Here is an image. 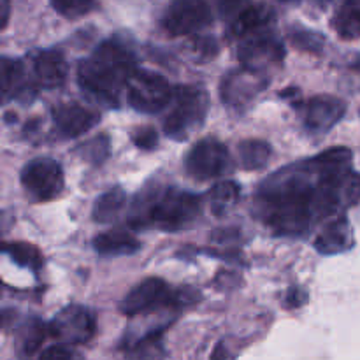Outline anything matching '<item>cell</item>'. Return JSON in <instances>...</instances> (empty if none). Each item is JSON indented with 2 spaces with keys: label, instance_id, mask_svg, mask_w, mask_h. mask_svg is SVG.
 Returning a JSON list of instances; mask_svg holds the SVG:
<instances>
[{
  "label": "cell",
  "instance_id": "obj_27",
  "mask_svg": "<svg viewBox=\"0 0 360 360\" xmlns=\"http://www.w3.org/2000/svg\"><path fill=\"white\" fill-rule=\"evenodd\" d=\"M81 150L84 151V157L90 158L94 164H101L109 153V141L108 137L102 134V136L94 137V139H91L90 143L84 144V146H81Z\"/></svg>",
  "mask_w": 360,
  "mask_h": 360
},
{
  "label": "cell",
  "instance_id": "obj_22",
  "mask_svg": "<svg viewBox=\"0 0 360 360\" xmlns=\"http://www.w3.org/2000/svg\"><path fill=\"white\" fill-rule=\"evenodd\" d=\"M239 200V186L234 181H221L211 188L207 193V206L211 213L224 217L232 210Z\"/></svg>",
  "mask_w": 360,
  "mask_h": 360
},
{
  "label": "cell",
  "instance_id": "obj_31",
  "mask_svg": "<svg viewBox=\"0 0 360 360\" xmlns=\"http://www.w3.org/2000/svg\"><path fill=\"white\" fill-rule=\"evenodd\" d=\"M306 299H308V295H306V292L302 288L292 287L287 294V304L290 308H299V306L304 304Z\"/></svg>",
  "mask_w": 360,
  "mask_h": 360
},
{
  "label": "cell",
  "instance_id": "obj_17",
  "mask_svg": "<svg viewBox=\"0 0 360 360\" xmlns=\"http://www.w3.org/2000/svg\"><path fill=\"white\" fill-rule=\"evenodd\" d=\"M0 77H2V101L4 104L11 98H21L27 95H34L30 84L25 81V67L20 60L4 56L0 65Z\"/></svg>",
  "mask_w": 360,
  "mask_h": 360
},
{
  "label": "cell",
  "instance_id": "obj_1",
  "mask_svg": "<svg viewBox=\"0 0 360 360\" xmlns=\"http://www.w3.org/2000/svg\"><path fill=\"white\" fill-rule=\"evenodd\" d=\"M132 49L120 39H105L77 67L79 86L105 105H118V95L137 72Z\"/></svg>",
  "mask_w": 360,
  "mask_h": 360
},
{
  "label": "cell",
  "instance_id": "obj_29",
  "mask_svg": "<svg viewBox=\"0 0 360 360\" xmlns=\"http://www.w3.org/2000/svg\"><path fill=\"white\" fill-rule=\"evenodd\" d=\"M39 360H84L70 345H55L42 352Z\"/></svg>",
  "mask_w": 360,
  "mask_h": 360
},
{
  "label": "cell",
  "instance_id": "obj_24",
  "mask_svg": "<svg viewBox=\"0 0 360 360\" xmlns=\"http://www.w3.org/2000/svg\"><path fill=\"white\" fill-rule=\"evenodd\" d=\"M49 333L48 327L41 322V320H32L28 322L27 326L23 327L21 330V338H20V352L23 357H32L35 352L39 350L42 343L46 340V334Z\"/></svg>",
  "mask_w": 360,
  "mask_h": 360
},
{
  "label": "cell",
  "instance_id": "obj_4",
  "mask_svg": "<svg viewBox=\"0 0 360 360\" xmlns=\"http://www.w3.org/2000/svg\"><path fill=\"white\" fill-rule=\"evenodd\" d=\"M210 109V98L200 86L176 88L171 111L164 120V132L176 141H183L202 125Z\"/></svg>",
  "mask_w": 360,
  "mask_h": 360
},
{
  "label": "cell",
  "instance_id": "obj_18",
  "mask_svg": "<svg viewBox=\"0 0 360 360\" xmlns=\"http://www.w3.org/2000/svg\"><path fill=\"white\" fill-rule=\"evenodd\" d=\"M94 248L104 257L134 255L141 248V243L125 231H109L94 239Z\"/></svg>",
  "mask_w": 360,
  "mask_h": 360
},
{
  "label": "cell",
  "instance_id": "obj_14",
  "mask_svg": "<svg viewBox=\"0 0 360 360\" xmlns=\"http://www.w3.org/2000/svg\"><path fill=\"white\" fill-rule=\"evenodd\" d=\"M34 76L39 86L42 88H58L65 83L69 67L62 51L58 49H44L34 56Z\"/></svg>",
  "mask_w": 360,
  "mask_h": 360
},
{
  "label": "cell",
  "instance_id": "obj_11",
  "mask_svg": "<svg viewBox=\"0 0 360 360\" xmlns=\"http://www.w3.org/2000/svg\"><path fill=\"white\" fill-rule=\"evenodd\" d=\"M267 86V77L264 74L255 72L252 69L234 70L224 77L221 83V98L227 105L236 109H241L248 105L250 102Z\"/></svg>",
  "mask_w": 360,
  "mask_h": 360
},
{
  "label": "cell",
  "instance_id": "obj_21",
  "mask_svg": "<svg viewBox=\"0 0 360 360\" xmlns=\"http://www.w3.org/2000/svg\"><path fill=\"white\" fill-rule=\"evenodd\" d=\"M238 150L241 165L245 169H248V171H257V169L266 167L271 160V155H273V150H271L269 144L266 141L259 139L243 141Z\"/></svg>",
  "mask_w": 360,
  "mask_h": 360
},
{
  "label": "cell",
  "instance_id": "obj_13",
  "mask_svg": "<svg viewBox=\"0 0 360 360\" xmlns=\"http://www.w3.org/2000/svg\"><path fill=\"white\" fill-rule=\"evenodd\" d=\"M347 105L341 98L319 95L306 104L304 123L309 132L326 134L345 116Z\"/></svg>",
  "mask_w": 360,
  "mask_h": 360
},
{
  "label": "cell",
  "instance_id": "obj_20",
  "mask_svg": "<svg viewBox=\"0 0 360 360\" xmlns=\"http://www.w3.org/2000/svg\"><path fill=\"white\" fill-rule=\"evenodd\" d=\"M127 195L122 188H112L108 190L105 193H102L94 204V210H91V218H94L97 224H109V221L115 220L120 214V211L125 206Z\"/></svg>",
  "mask_w": 360,
  "mask_h": 360
},
{
  "label": "cell",
  "instance_id": "obj_28",
  "mask_svg": "<svg viewBox=\"0 0 360 360\" xmlns=\"http://www.w3.org/2000/svg\"><path fill=\"white\" fill-rule=\"evenodd\" d=\"M292 41H294V44L299 46L301 49L319 53L320 49L323 48V41H326V39H323L322 35L315 34V32L301 30V32H295V34H292Z\"/></svg>",
  "mask_w": 360,
  "mask_h": 360
},
{
  "label": "cell",
  "instance_id": "obj_8",
  "mask_svg": "<svg viewBox=\"0 0 360 360\" xmlns=\"http://www.w3.org/2000/svg\"><path fill=\"white\" fill-rule=\"evenodd\" d=\"M21 185L35 200H51L62 193L65 178L62 165L51 158H35L21 171Z\"/></svg>",
  "mask_w": 360,
  "mask_h": 360
},
{
  "label": "cell",
  "instance_id": "obj_10",
  "mask_svg": "<svg viewBox=\"0 0 360 360\" xmlns=\"http://www.w3.org/2000/svg\"><path fill=\"white\" fill-rule=\"evenodd\" d=\"M49 336L60 341V345H83L94 338L95 315L84 306H67L56 313L48 326Z\"/></svg>",
  "mask_w": 360,
  "mask_h": 360
},
{
  "label": "cell",
  "instance_id": "obj_30",
  "mask_svg": "<svg viewBox=\"0 0 360 360\" xmlns=\"http://www.w3.org/2000/svg\"><path fill=\"white\" fill-rule=\"evenodd\" d=\"M134 143L141 150H153L158 144V136L153 129H141L132 136Z\"/></svg>",
  "mask_w": 360,
  "mask_h": 360
},
{
  "label": "cell",
  "instance_id": "obj_25",
  "mask_svg": "<svg viewBox=\"0 0 360 360\" xmlns=\"http://www.w3.org/2000/svg\"><path fill=\"white\" fill-rule=\"evenodd\" d=\"M4 253L9 255L18 266L30 267L32 271H39L42 267V257L39 250L27 243H9L4 246Z\"/></svg>",
  "mask_w": 360,
  "mask_h": 360
},
{
  "label": "cell",
  "instance_id": "obj_5",
  "mask_svg": "<svg viewBox=\"0 0 360 360\" xmlns=\"http://www.w3.org/2000/svg\"><path fill=\"white\" fill-rule=\"evenodd\" d=\"M174 91L176 88L160 74L137 70L127 86V101L136 111L155 115L171 105Z\"/></svg>",
  "mask_w": 360,
  "mask_h": 360
},
{
  "label": "cell",
  "instance_id": "obj_16",
  "mask_svg": "<svg viewBox=\"0 0 360 360\" xmlns=\"http://www.w3.org/2000/svg\"><path fill=\"white\" fill-rule=\"evenodd\" d=\"M273 23V11L262 4L250 2L234 20L231 21V32L234 37L243 39L250 34L269 28Z\"/></svg>",
  "mask_w": 360,
  "mask_h": 360
},
{
  "label": "cell",
  "instance_id": "obj_7",
  "mask_svg": "<svg viewBox=\"0 0 360 360\" xmlns=\"http://www.w3.org/2000/svg\"><path fill=\"white\" fill-rule=\"evenodd\" d=\"M238 56L243 67L264 74L266 69L283 62L285 48L283 42L271 28H264L241 39Z\"/></svg>",
  "mask_w": 360,
  "mask_h": 360
},
{
  "label": "cell",
  "instance_id": "obj_2",
  "mask_svg": "<svg viewBox=\"0 0 360 360\" xmlns=\"http://www.w3.org/2000/svg\"><path fill=\"white\" fill-rule=\"evenodd\" d=\"M199 299V292L193 288H171L160 278H148L123 297L120 309L123 315L137 316L155 311L157 308H181L193 304Z\"/></svg>",
  "mask_w": 360,
  "mask_h": 360
},
{
  "label": "cell",
  "instance_id": "obj_32",
  "mask_svg": "<svg viewBox=\"0 0 360 360\" xmlns=\"http://www.w3.org/2000/svg\"><path fill=\"white\" fill-rule=\"evenodd\" d=\"M9 9H11L9 0H2V28H6L7 21H9Z\"/></svg>",
  "mask_w": 360,
  "mask_h": 360
},
{
  "label": "cell",
  "instance_id": "obj_12",
  "mask_svg": "<svg viewBox=\"0 0 360 360\" xmlns=\"http://www.w3.org/2000/svg\"><path fill=\"white\" fill-rule=\"evenodd\" d=\"M53 122L60 136L74 139L94 129L101 122V115L76 102H67L53 109Z\"/></svg>",
  "mask_w": 360,
  "mask_h": 360
},
{
  "label": "cell",
  "instance_id": "obj_15",
  "mask_svg": "<svg viewBox=\"0 0 360 360\" xmlns=\"http://www.w3.org/2000/svg\"><path fill=\"white\" fill-rule=\"evenodd\" d=\"M354 246V234L347 217L330 221L315 239V248L322 255H338Z\"/></svg>",
  "mask_w": 360,
  "mask_h": 360
},
{
  "label": "cell",
  "instance_id": "obj_23",
  "mask_svg": "<svg viewBox=\"0 0 360 360\" xmlns=\"http://www.w3.org/2000/svg\"><path fill=\"white\" fill-rule=\"evenodd\" d=\"M162 333H150L141 336L127 348V360H165Z\"/></svg>",
  "mask_w": 360,
  "mask_h": 360
},
{
  "label": "cell",
  "instance_id": "obj_26",
  "mask_svg": "<svg viewBox=\"0 0 360 360\" xmlns=\"http://www.w3.org/2000/svg\"><path fill=\"white\" fill-rule=\"evenodd\" d=\"M53 9L67 20L86 16L95 7V0H49Z\"/></svg>",
  "mask_w": 360,
  "mask_h": 360
},
{
  "label": "cell",
  "instance_id": "obj_9",
  "mask_svg": "<svg viewBox=\"0 0 360 360\" xmlns=\"http://www.w3.org/2000/svg\"><path fill=\"white\" fill-rule=\"evenodd\" d=\"M186 172L197 181H207L224 176L231 167V153L218 139H202L186 157Z\"/></svg>",
  "mask_w": 360,
  "mask_h": 360
},
{
  "label": "cell",
  "instance_id": "obj_3",
  "mask_svg": "<svg viewBox=\"0 0 360 360\" xmlns=\"http://www.w3.org/2000/svg\"><path fill=\"white\" fill-rule=\"evenodd\" d=\"M199 213V197L178 188H169L151 195L144 210V220L162 231H179L192 224Z\"/></svg>",
  "mask_w": 360,
  "mask_h": 360
},
{
  "label": "cell",
  "instance_id": "obj_19",
  "mask_svg": "<svg viewBox=\"0 0 360 360\" xmlns=\"http://www.w3.org/2000/svg\"><path fill=\"white\" fill-rule=\"evenodd\" d=\"M333 25L343 39L360 37V0H343Z\"/></svg>",
  "mask_w": 360,
  "mask_h": 360
},
{
  "label": "cell",
  "instance_id": "obj_6",
  "mask_svg": "<svg viewBox=\"0 0 360 360\" xmlns=\"http://www.w3.org/2000/svg\"><path fill=\"white\" fill-rule=\"evenodd\" d=\"M162 28L172 37L193 35L213 23L206 0H172L162 16Z\"/></svg>",
  "mask_w": 360,
  "mask_h": 360
}]
</instances>
